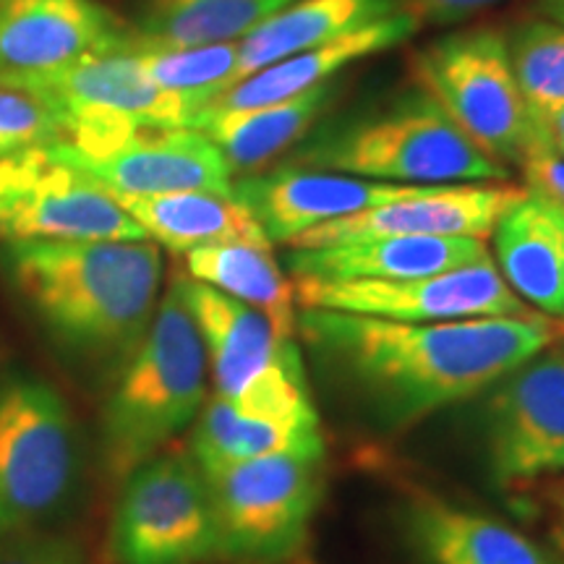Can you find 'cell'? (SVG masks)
Here are the masks:
<instances>
[{
	"label": "cell",
	"mask_w": 564,
	"mask_h": 564,
	"mask_svg": "<svg viewBox=\"0 0 564 564\" xmlns=\"http://www.w3.org/2000/svg\"><path fill=\"white\" fill-rule=\"evenodd\" d=\"M186 274L230 299L257 308L282 337L299 340V308L293 280L285 278L272 246L220 243L186 253Z\"/></svg>",
	"instance_id": "26"
},
{
	"label": "cell",
	"mask_w": 564,
	"mask_h": 564,
	"mask_svg": "<svg viewBox=\"0 0 564 564\" xmlns=\"http://www.w3.org/2000/svg\"><path fill=\"white\" fill-rule=\"evenodd\" d=\"M510 499L541 525L549 544L564 560V457L552 470H546L544 476L535 478Z\"/></svg>",
	"instance_id": "31"
},
{
	"label": "cell",
	"mask_w": 564,
	"mask_h": 564,
	"mask_svg": "<svg viewBox=\"0 0 564 564\" xmlns=\"http://www.w3.org/2000/svg\"><path fill=\"white\" fill-rule=\"evenodd\" d=\"M137 220L147 238L188 253L220 243H264V230L236 196L209 192L110 194Z\"/></svg>",
	"instance_id": "25"
},
{
	"label": "cell",
	"mask_w": 564,
	"mask_h": 564,
	"mask_svg": "<svg viewBox=\"0 0 564 564\" xmlns=\"http://www.w3.org/2000/svg\"><path fill=\"white\" fill-rule=\"evenodd\" d=\"M411 79L478 150L502 165L520 167L541 152L505 32L478 26L429 42L411 55Z\"/></svg>",
	"instance_id": "6"
},
{
	"label": "cell",
	"mask_w": 564,
	"mask_h": 564,
	"mask_svg": "<svg viewBox=\"0 0 564 564\" xmlns=\"http://www.w3.org/2000/svg\"><path fill=\"white\" fill-rule=\"evenodd\" d=\"M223 556L274 562L306 539L324 491V453H278L202 468Z\"/></svg>",
	"instance_id": "7"
},
{
	"label": "cell",
	"mask_w": 564,
	"mask_h": 564,
	"mask_svg": "<svg viewBox=\"0 0 564 564\" xmlns=\"http://www.w3.org/2000/svg\"><path fill=\"white\" fill-rule=\"evenodd\" d=\"M510 61L533 121L564 108V26L531 19L507 34Z\"/></svg>",
	"instance_id": "29"
},
{
	"label": "cell",
	"mask_w": 564,
	"mask_h": 564,
	"mask_svg": "<svg viewBox=\"0 0 564 564\" xmlns=\"http://www.w3.org/2000/svg\"><path fill=\"white\" fill-rule=\"evenodd\" d=\"M0 238L11 241H150L95 178L51 147L0 158Z\"/></svg>",
	"instance_id": "10"
},
{
	"label": "cell",
	"mask_w": 564,
	"mask_h": 564,
	"mask_svg": "<svg viewBox=\"0 0 564 564\" xmlns=\"http://www.w3.org/2000/svg\"><path fill=\"white\" fill-rule=\"evenodd\" d=\"M76 476V432L51 384H0V533L21 531L58 507Z\"/></svg>",
	"instance_id": "11"
},
{
	"label": "cell",
	"mask_w": 564,
	"mask_h": 564,
	"mask_svg": "<svg viewBox=\"0 0 564 564\" xmlns=\"http://www.w3.org/2000/svg\"><path fill=\"white\" fill-rule=\"evenodd\" d=\"M301 308L392 322H460L533 314L512 293L494 259L403 280H293Z\"/></svg>",
	"instance_id": "12"
},
{
	"label": "cell",
	"mask_w": 564,
	"mask_h": 564,
	"mask_svg": "<svg viewBox=\"0 0 564 564\" xmlns=\"http://www.w3.org/2000/svg\"><path fill=\"white\" fill-rule=\"evenodd\" d=\"M562 337L564 322L539 312L460 322L299 312V340L384 432H405L436 411L489 392Z\"/></svg>",
	"instance_id": "1"
},
{
	"label": "cell",
	"mask_w": 564,
	"mask_h": 564,
	"mask_svg": "<svg viewBox=\"0 0 564 564\" xmlns=\"http://www.w3.org/2000/svg\"><path fill=\"white\" fill-rule=\"evenodd\" d=\"M288 3L293 0H150L133 37L171 51L241 42Z\"/></svg>",
	"instance_id": "27"
},
{
	"label": "cell",
	"mask_w": 564,
	"mask_h": 564,
	"mask_svg": "<svg viewBox=\"0 0 564 564\" xmlns=\"http://www.w3.org/2000/svg\"><path fill=\"white\" fill-rule=\"evenodd\" d=\"M423 186H394L356 175L280 165L232 181V196L251 212L270 243L291 246L303 232L411 196Z\"/></svg>",
	"instance_id": "15"
},
{
	"label": "cell",
	"mask_w": 564,
	"mask_h": 564,
	"mask_svg": "<svg viewBox=\"0 0 564 564\" xmlns=\"http://www.w3.org/2000/svg\"><path fill=\"white\" fill-rule=\"evenodd\" d=\"M131 47L150 79L192 102L196 116L236 84L238 42L171 51V47L144 45L133 37Z\"/></svg>",
	"instance_id": "28"
},
{
	"label": "cell",
	"mask_w": 564,
	"mask_h": 564,
	"mask_svg": "<svg viewBox=\"0 0 564 564\" xmlns=\"http://www.w3.org/2000/svg\"><path fill=\"white\" fill-rule=\"evenodd\" d=\"M178 282L202 335L215 398L267 411L316 408L299 340L282 337L257 308L188 274H178Z\"/></svg>",
	"instance_id": "8"
},
{
	"label": "cell",
	"mask_w": 564,
	"mask_h": 564,
	"mask_svg": "<svg viewBox=\"0 0 564 564\" xmlns=\"http://www.w3.org/2000/svg\"><path fill=\"white\" fill-rule=\"evenodd\" d=\"M51 152L95 178L108 194L209 192L232 196V173L223 152L199 129H139L95 158Z\"/></svg>",
	"instance_id": "14"
},
{
	"label": "cell",
	"mask_w": 564,
	"mask_h": 564,
	"mask_svg": "<svg viewBox=\"0 0 564 564\" xmlns=\"http://www.w3.org/2000/svg\"><path fill=\"white\" fill-rule=\"evenodd\" d=\"M415 32H419V21L405 9L390 19H382L377 24L364 26V30L345 34L340 40L324 42V45H316L312 51H303L285 61L272 63V66L232 84L228 91H223L207 108L241 110L291 100L301 91L333 82L350 63L392 51L400 42L413 37Z\"/></svg>",
	"instance_id": "21"
},
{
	"label": "cell",
	"mask_w": 564,
	"mask_h": 564,
	"mask_svg": "<svg viewBox=\"0 0 564 564\" xmlns=\"http://www.w3.org/2000/svg\"><path fill=\"white\" fill-rule=\"evenodd\" d=\"M207 400V352L175 278L102 411V460L129 478L192 423Z\"/></svg>",
	"instance_id": "3"
},
{
	"label": "cell",
	"mask_w": 564,
	"mask_h": 564,
	"mask_svg": "<svg viewBox=\"0 0 564 564\" xmlns=\"http://www.w3.org/2000/svg\"><path fill=\"white\" fill-rule=\"evenodd\" d=\"M489 392L486 463L494 484L514 497L564 457V348L539 352Z\"/></svg>",
	"instance_id": "13"
},
{
	"label": "cell",
	"mask_w": 564,
	"mask_h": 564,
	"mask_svg": "<svg viewBox=\"0 0 564 564\" xmlns=\"http://www.w3.org/2000/svg\"><path fill=\"white\" fill-rule=\"evenodd\" d=\"M131 40L133 34L112 51L0 84L37 97L61 126V147L76 158H95L139 129H194V105L150 79Z\"/></svg>",
	"instance_id": "5"
},
{
	"label": "cell",
	"mask_w": 564,
	"mask_h": 564,
	"mask_svg": "<svg viewBox=\"0 0 564 564\" xmlns=\"http://www.w3.org/2000/svg\"><path fill=\"white\" fill-rule=\"evenodd\" d=\"M494 264L533 312L564 322V209L525 192L499 217Z\"/></svg>",
	"instance_id": "19"
},
{
	"label": "cell",
	"mask_w": 564,
	"mask_h": 564,
	"mask_svg": "<svg viewBox=\"0 0 564 564\" xmlns=\"http://www.w3.org/2000/svg\"><path fill=\"white\" fill-rule=\"evenodd\" d=\"M523 194L525 188L510 186V183L423 186L403 199L319 225L295 238L288 249H314V246L382 236H442L486 241L497 228L499 217L514 202L523 199Z\"/></svg>",
	"instance_id": "16"
},
{
	"label": "cell",
	"mask_w": 564,
	"mask_h": 564,
	"mask_svg": "<svg viewBox=\"0 0 564 564\" xmlns=\"http://www.w3.org/2000/svg\"><path fill=\"white\" fill-rule=\"evenodd\" d=\"M405 531L426 564H552L518 528L426 489L405 494Z\"/></svg>",
	"instance_id": "20"
},
{
	"label": "cell",
	"mask_w": 564,
	"mask_h": 564,
	"mask_svg": "<svg viewBox=\"0 0 564 564\" xmlns=\"http://www.w3.org/2000/svg\"><path fill=\"white\" fill-rule=\"evenodd\" d=\"M535 131H539L541 152L564 160V108L539 118V121H535Z\"/></svg>",
	"instance_id": "35"
},
{
	"label": "cell",
	"mask_w": 564,
	"mask_h": 564,
	"mask_svg": "<svg viewBox=\"0 0 564 564\" xmlns=\"http://www.w3.org/2000/svg\"><path fill=\"white\" fill-rule=\"evenodd\" d=\"M291 165L394 186L510 181V167L478 150L423 91L327 129Z\"/></svg>",
	"instance_id": "4"
},
{
	"label": "cell",
	"mask_w": 564,
	"mask_h": 564,
	"mask_svg": "<svg viewBox=\"0 0 564 564\" xmlns=\"http://www.w3.org/2000/svg\"><path fill=\"white\" fill-rule=\"evenodd\" d=\"M491 259L481 238L382 236L288 251L293 280H403Z\"/></svg>",
	"instance_id": "18"
},
{
	"label": "cell",
	"mask_w": 564,
	"mask_h": 564,
	"mask_svg": "<svg viewBox=\"0 0 564 564\" xmlns=\"http://www.w3.org/2000/svg\"><path fill=\"white\" fill-rule=\"evenodd\" d=\"M192 449L199 468L278 453H324L319 411L238 408L223 398H212L196 421Z\"/></svg>",
	"instance_id": "23"
},
{
	"label": "cell",
	"mask_w": 564,
	"mask_h": 564,
	"mask_svg": "<svg viewBox=\"0 0 564 564\" xmlns=\"http://www.w3.org/2000/svg\"><path fill=\"white\" fill-rule=\"evenodd\" d=\"M0 564H79V556L61 541H26L0 556Z\"/></svg>",
	"instance_id": "34"
},
{
	"label": "cell",
	"mask_w": 564,
	"mask_h": 564,
	"mask_svg": "<svg viewBox=\"0 0 564 564\" xmlns=\"http://www.w3.org/2000/svg\"><path fill=\"white\" fill-rule=\"evenodd\" d=\"M405 11L403 0H293L238 42L236 84L272 63Z\"/></svg>",
	"instance_id": "24"
},
{
	"label": "cell",
	"mask_w": 564,
	"mask_h": 564,
	"mask_svg": "<svg viewBox=\"0 0 564 564\" xmlns=\"http://www.w3.org/2000/svg\"><path fill=\"white\" fill-rule=\"evenodd\" d=\"M335 95V82H327L301 91L291 100L259 105V108H204L196 116L194 129H199L223 152L230 173H259L312 133L322 112L329 110Z\"/></svg>",
	"instance_id": "22"
},
{
	"label": "cell",
	"mask_w": 564,
	"mask_h": 564,
	"mask_svg": "<svg viewBox=\"0 0 564 564\" xmlns=\"http://www.w3.org/2000/svg\"><path fill=\"white\" fill-rule=\"evenodd\" d=\"M405 9L413 13L415 21H432V24H455V21L470 19L502 0H403Z\"/></svg>",
	"instance_id": "33"
},
{
	"label": "cell",
	"mask_w": 564,
	"mask_h": 564,
	"mask_svg": "<svg viewBox=\"0 0 564 564\" xmlns=\"http://www.w3.org/2000/svg\"><path fill=\"white\" fill-rule=\"evenodd\" d=\"M523 181L525 192L544 196L546 202L556 204V207L564 209V160L554 158V154H533L528 158L523 165Z\"/></svg>",
	"instance_id": "32"
},
{
	"label": "cell",
	"mask_w": 564,
	"mask_h": 564,
	"mask_svg": "<svg viewBox=\"0 0 564 564\" xmlns=\"http://www.w3.org/2000/svg\"><path fill=\"white\" fill-rule=\"evenodd\" d=\"M3 270L63 348L126 366L158 308L162 257L150 241H11Z\"/></svg>",
	"instance_id": "2"
},
{
	"label": "cell",
	"mask_w": 564,
	"mask_h": 564,
	"mask_svg": "<svg viewBox=\"0 0 564 564\" xmlns=\"http://www.w3.org/2000/svg\"><path fill=\"white\" fill-rule=\"evenodd\" d=\"M63 141V131L51 110L37 97L0 84V158L53 147Z\"/></svg>",
	"instance_id": "30"
},
{
	"label": "cell",
	"mask_w": 564,
	"mask_h": 564,
	"mask_svg": "<svg viewBox=\"0 0 564 564\" xmlns=\"http://www.w3.org/2000/svg\"><path fill=\"white\" fill-rule=\"evenodd\" d=\"M129 37L91 0H0V79L70 66Z\"/></svg>",
	"instance_id": "17"
},
{
	"label": "cell",
	"mask_w": 564,
	"mask_h": 564,
	"mask_svg": "<svg viewBox=\"0 0 564 564\" xmlns=\"http://www.w3.org/2000/svg\"><path fill=\"white\" fill-rule=\"evenodd\" d=\"M541 9H544L546 19L564 26V0H541Z\"/></svg>",
	"instance_id": "36"
},
{
	"label": "cell",
	"mask_w": 564,
	"mask_h": 564,
	"mask_svg": "<svg viewBox=\"0 0 564 564\" xmlns=\"http://www.w3.org/2000/svg\"><path fill=\"white\" fill-rule=\"evenodd\" d=\"M121 564H202L223 556L220 525L199 463L158 453L126 478L112 514Z\"/></svg>",
	"instance_id": "9"
}]
</instances>
